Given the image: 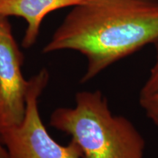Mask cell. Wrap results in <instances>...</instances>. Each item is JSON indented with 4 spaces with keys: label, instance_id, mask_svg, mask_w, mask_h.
<instances>
[{
    "label": "cell",
    "instance_id": "3",
    "mask_svg": "<svg viewBox=\"0 0 158 158\" xmlns=\"http://www.w3.org/2000/svg\"><path fill=\"white\" fill-rule=\"evenodd\" d=\"M45 69L29 79L24 117L20 124L0 133V142L8 158H81L78 146L71 141L62 146L53 139L43 124L38 109L39 98L46 86Z\"/></svg>",
    "mask_w": 158,
    "mask_h": 158
},
{
    "label": "cell",
    "instance_id": "6",
    "mask_svg": "<svg viewBox=\"0 0 158 158\" xmlns=\"http://www.w3.org/2000/svg\"><path fill=\"white\" fill-rule=\"evenodd\" d=\"M155 50V60L148 78L142 86L139 97H146L158 92V39L153 43Z\"/></svg>",
    "mask_w": 158,
    "mask_h": 158
},
{
    "label": "cell",
    "instance_id": "5",
    "mask_svg": "<svg viewBox=\"0 0 158 158\" xmlns=\"http://www.w3.org/2000/svg\"><path fill=\"white\" fill-rule=\"evenodd\" d=\"M84 0H0L1 16H19L27 23L22 45L28 48L36 41L43 20L51 12L78 5Z\"/></svg>",
    "mask_w": 158,
    "mask_h": 158
},
{
    "label": "cell",
    "instance_id": "1",
    "mask_svg": "<svg viewBox=\"0 0 158 158\" xmlns=\"http://www.w3.org/2000/svg\"><path fill=\"white\" fill-rule=\"evenodd\" d=\"M158 39V0H84L74 6L43 53L80 52L88 66L81 83Z\"/></svg>",
    "mask_w": 158,
    "mask_h": 158
},
{
    "label": "cell",
    "instance_id": "4",
    "mask_svg": "<svg viewBox=\"0 0 158 158\" xmlns=\"http://www.w3.org/2000/svg\"><path fill=\"white\" fill-rule=\"evenodd\" d=\"M22 63L7 18L0 15V133L24 117L29 80L23 76Z\"/></svg>",
    "mask_w": 158,
    "mask_h": 158
},
{
    "label": "cell",
    "instance_id": "2",
    "mask_svg": "<svg viewBox=\"0 0 158 158\" xmlns=\"http://www.w3.org/2000/svg\"><path fill=\"white\" fill-rule=\"evenodd\" d=\"M76 103L54 110L50 125L71 136L82 158H143V135L128 118L114 115L100 91L78 92Z\"/></svg>",
    "mask_w": 158,
    "mask_h": 158
},
{
    "label": "cell",
    "instance_id": "8",
    "mask_svg": "<svg viewBox=\"0 0 158 158\" xmlns=\"http://www.w3.org/2000/svg\"><path fill=\"white\" fill-rule=\"evenodd\" d=\"M0 158H8L7 150L0 142Z\"/></svg>",
    "mask_w": 158,
    "mask_h": 158
},
{
    "label": "cell",
    "instance_id": "7",
    "mask_svg": "<svg viewBox=\"0 0 158 158\" xmlns=\"http://www.w3.org/2000/svg\"><path fill=\"white\" fill-rule=\"evenodd\" d=\"M139 103L146 116L158 127V92L146 97H139Z\"/></svg>",
    "mask_w": 158,
    "mask_h": 158
}]
</instances>
